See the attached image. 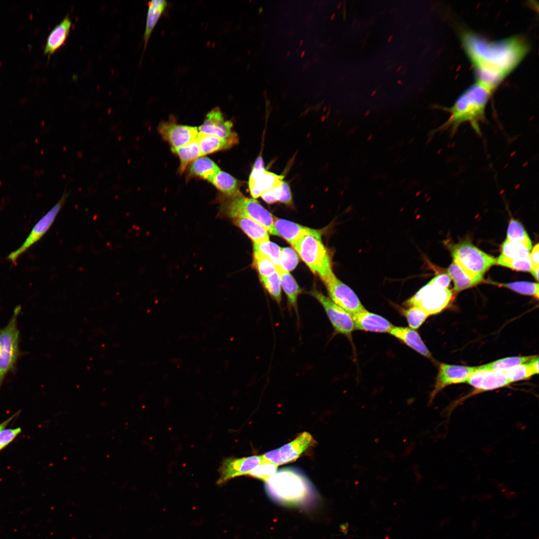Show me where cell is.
I'll use <instances>...</instances> for the list:
<instances>
[{
	"label": "cell",
	"instance_id": "41",
	"mask_svg": "<svg viewBox=\"0 0 539 539\" xmlns=\"http://www.w3.org/2000/svg\"><path fill=\"white\" fill-rule=\"evenodd\" d=\"M299 262L297 253L289 247L281 248L280 264L281 268L288 272L293 270Z\"/></svg>",
	"mask_w": 539,
	"mask_h": 539
},
{
	"label": "cell",
	"instance_id": "44",
	"mask_svg": "<svg viewBox=\"0 0 539 539\" xmlns=\"http://www.w3.org/2000/svg\"><path fill=\"white\" fill-rule=\"evenodd\" d=\"M451 278L448 274H440L433 278L428 283L448 288L451 282Z\"/></svg>",
	"mask_w": 539,
	"mask_h": 539
},
{
	"label": "cell",
	"instance_id": "6",
	"mask_svg": "<svg viewBox=\"0 0 539 539\" xmlns=\"http://www.w3.org/2000/svg\"><path fill=\"white\" fill-rule=\"evenodd\" d=\"M452 255L453 262L474 279L483 280L484 273L497 264L496 258L468 242L454 245Z\"/></svg>",
	"mask_w": 539,
	"mask_h": 539
},
{
	"label": "cell",
	"instance_id": "37",
	"mask_svg": "<svg viewBox=\"0 0 539 539\" xmlns=\"http://www.w3.org/2000/svg\"><path fill=\"white\" fill-rule=\"evenodd\" d=\"M495 284L504 286L517 292L525 295H534L539 297V284L533 282L520 281L510 283L493 282Z\"/></svg>",
	"mask_w": 539,
	"mask_h": 539
},
{
	"label": "cell",
	"instance_id": "39",
	"mask_svg": "<svg viewBox=\"0 0 539 539\" xmlns=\"http://www.w3.org/2000/svg\"><path fill=\"white\" fill-rule=\"evenodd\" d=\"M278 466L265 459L260 465L254 468L248 474L252 477L266 482L275 473Z\"/></svg>",
	"mask_w": 539,
	"mask_h": 539
},
{
	"label": "cell",
	"instance_id": "22",
	"mask_svg": "<svg viewBox=\"0 0 539 539\" xmlns=\"http://www.w3.org/2000/svg\"><path fill=\"white\" fill-rule=\"evenodd\" d=\"M389 333L426 358L433 359L430 351L415 330L405 327L394 326Z\"/></svg>",
	"mask_w": 539,
	"mask_h": 539
},
{
	"label": "cell",
	"instance_id": "29",
	"mask_svg": "<svg viewBox=\"0 0 539 539\" xmlns=\"http://www.w3.org/2000/svg\"><path fill=\"white\" fill-rule=\"evenodd\" d=\"M447 272L454 282L453 292H460L474 286L483 281L471 277L454 262L449 266Z\"/></svg>",
	"mask_w": 539,
	"mask_h": 539
},
{
	"label": "cell",
	"instance_id": "3",
	"mask_svg": "<svg viewBox=\"0 0 539 539\" xmlns=\"http://www.w3.org/2000/svg\"><path fill=\"white\" fill-rule=\"evenodd\" d=\"M493 93L475 81L459 95L450 107L445 108L449 117L438 130H448L454 134L461 124L468 123L480 134V124L485 120L486 107Z\"/></svg>",
	"mask_w": 539,
	"mask_h": 539
},
{
	"label": "cell",
	"instance_id": "8",
	"mask_svg": "<svg viewBox=\"0 0 539 539\" xmlns=\"http://www.w3.org/2000/svg\"><path fill=\"white\" fill-rule=\"evenodd\" d=\"M452 297L451 290L428 283L408 299L405 305L418 307L430 316L446 307Z\"/></svg>",
	"mask_w": 539,
	"mask_h": 539
},
{
	"label": "cell",
	"instance_id": "9",
	"mask_svg": "<svg viewBox=\"0 0 539 539\" xmlns=\"http://www.w3.org/2000/svg\"><path fill=\"white\" fill-rule=\"evenodd\" d=\"M68 195L69 192L65 190L58 201L34 225L23 244L17 249L8 254L6 257L8 261L15 264L22 254L41 239L53 224Z\"/></svg>",
	"mask_w": 539,
	"mask_h": 539
},
{
	"label": "cell",
	"instance_id": "15",
	"mask_svg": "<svg viewBox=\"0 0 539 539\" xmlns=\"http://www.w3.org/2000/svg\"><path fill=\"white\" fill-rule=\"evenodd\" d=\"M476 370L477 367L441 364L434 389L430 396L429 403L432 402L443 388L449 385L466 382L468 378Z\"/></svg>",
	"mask_w": 539,
	"mask_h": 539
},
{
	"label": "cell",
	"instance_id": "36",
	"mask_svg": "<svg viewBox=\"0 0 539 539\" xmlns=\"http://www.w3.org/2000/svg\"><path fill=\"white\" fill-rule=\"evenodd\" d=\"M260 278L269 294L277 303H280L281 299V284L278 271L276 270L269 275L260 277Z\"/></svg>",
	"mask_w": 539,
	"mask_h": 539
},
{
	"label": "cell",
	"instance_id": "10",
	"mask_svg": "<svg viewBox=\"0 0 539 539\" xmlns=\"http://www.w3.org/2000/svg\"><path fill=\"white\" fill-rule=\"evenodd\" d=\"M310 294L322 306L333 327L334 334H341L351 338L355 329L351 315L316 289L311 291Z\"/></svg>",
	"mask_w": 539,
	"mask_h": 539
},
{
	"label": "cell",
	"instance_id": "30",
	"mask_svg": "<svg viewBox=\"0 0 539 539\" xmlns=\"http://www.w3.org/2000/svg\"><path fill=\"white\" fill-rule=\"evenodd\" d=\"M171 149L180 158V173H182L190 163L202 156L197 139L182 147Z\"/></svg>",
	"mask_w": 539,
	"mask_h": 539
},
{
	"label": "cell",
	"instance_id": "45",
	"mask_svg": "<svg viewBox=\"0 0 539 539\" xmlns=\"http://www.w3.org/2000/svg\"><path fill=\"white\" fill-rule=\"evenodd\" d=\"M533 370L535 374L539 373V357L534 356L532 359L526 362Z\"/></svg>",
	"mask_w": 539,
	"mask_h": 539
},
{
	"label": "cell",
	"instance_id": "27",
	"mask_svg": "<svg viewBox=\"0 0 539 539\" xmlns=\"http://www.w3.org/2000/svg\"><path fill=\"white\" fill-rule=\"evenodd\" d=\"M209 181L229 198L240 196L239 182L232 175L219 170Z\"/></svg>",
	"mask_w": 539,
	"mask_h": 539
},
{
	"label": "cell",
	"instance_id": "25",
	"mask_svg": "<svg viewBox=\"0 0 539 539\" xmlns=\"http://www.w3.org/2000/svg\"><path fill=\"white\" fill-rule=\"evenodd\" d=\"M233 220L235 225L252 240L254 243L270 241L268 230L257 222L246 217H238Z\"/></svg>",
	"mask_w": 539,
	"mask_h": 539
},
{
	"label": "cell",
	"instance_id": "13",
	"mask_svg": "<svg viewBox=\"0 0 539 539\" xmlns=\"http://www.w3.org/2000/svg\"><path fill=\"white\" fill-rule=\"evenodd\" d=\"M264 460L263 455L224 459L218 470L220 477L217 481V484H223L239 476L248 475L254 468L260 465Z\"/></svg>",
	"mask_w": 539,
	"mask_h": 539
},
{
	"label": "cell",
	"instance_id": "32",
	"mask_svg": "<svg viewBox=\"0 0 539 539\" xmlns=\"http://www.w3.org/2000/svg\"><path fill=\"white\" fill-rule=\"evenodd\" d=\"M261 197L269 204L277 202L286 205L292 204V197L289 185L284 181L277 187L264 193Z\"/></svg>",
	"mask_w": 539,
	"mask_h": 539
},
{
	"label": "cell",
	"instance_id": "19",
	"mask_svg": "<svg viewBox=\"0 0 539 539\" xmlns=\"http://www.w3.org/2000/svg\"><path fill=\"white\" fill-rule=\"evenodd\" d=\"M357 330L381 333H389L394 326L384 317L370 312L366 309L351 315Z\"/></svg>",
	"mask_w": 539,
	"mask_h": 539
},
{
	"label": "cell",
	"instance_id": "28",
	"mask_svg": "<svg viewBox=\"0 0 539 539\" xmlns=\"http://www.w3.org/2000/svg\"><path fill=\"white\" fill-rule=\"evenodd\" d=\"M167 5V1L164 0H153L148 2V9L144 33V48L146 47L155 26Z\"/></svg>",
	"mask_w": 539,
	"mask_h": 539
},
{
	"label": "cell",
	"instance_id": "46",
	"mask_svg": "<svg viewBox=\"0 0 539 539\" xmlns=\"http://www.w3.org/2000/svg\"><path fill=\"white\" fill-rule=\"evenodd\" d=\"M19 413H20V411H17V412H16V413H14V414H13V415H12V416H11L10 417H9L8 418H7V419L6 420H5V421H3V422H2V423H1L0 424V431H1V430H2L3 429H5V427H6L7 426V425H8V424H9V423H10V422H11V421H12V420H13V419L14 418H15V417H16V416H17V415H19Z\"/></svg>",
	"mask_w": 539,
	"mask_h": 539
},
{
	"label": "cell",
	"instance_id": "14",
	"mask_svg": "<svg viewBox=\"0 0 539 539\" xmlns=\"http://www.w3.org/2000/svg\"><path fill=\"white\" fill-rule=\"evenodd\" d=\"M283 178V175L267 171L263 163H254L248 181L250 194L254 199L258 198L279 186Z\"/></svg>",
	"mask_w": 539,
	"mask_h": 539
},
{
	"label": "cell",
	"instance_id": "1",
	"mask_svg": "<svg viewBox=\"0 0 539 539\" xmlns=\"http://www.w3.org/2000/svg\"><path fill=\"white\" fill-rule=\"evenodd\" d=\"M460 39L474 69L476 81L494 92L519 65L530 50L523 36L489 40L477 33L463 31Z\"/></svg>",
	"mask_w": 539,
	"mask_h": 539
},
{
	"label": "cell",
	"instance_id": "24",
	"mask_svg": "<svg viewBox=\"0 0 539 539\" xmlns=\"http://www.w3.org/2000/svg\"><path fill=\"white\" fill-rule=\"evenodd\" d=\"M202 156L231 148L236 144L239 139L237 134L228 138L206 135L199 132L197 139Z\"/></svg>",
	"mask_w": 539,
	"mask_h": 539
},
{
	"label": "cell",
	"instance_id": "12",
	"mask_svg": "<svg viewBox=\"0 0 539 539\" xmlns=\"http://www.w3.org/2000/svg\"><path fill=\"white\" fill-rule=\"evenodd\" d=\"M312 436L308 432L300 434L293 441L278 449L263 455L264 458L277 466L296 460L313 443Z\"/></svg>",
	"mask_w": 539,
	"mask_h": 539
},
{
	"label": "cell",
	"instance_id": "35",
	"mask_svg": "<svg viewBox=\"0 0 539 539\" xmlns=\"http://www.w3.org/2000/svg\"><path fill=\"white\" fill-rule=\"evenodd\" d=\"M254 251L260 253L269 258L275 265L276 269L280 267V259L281 248L277 244L268 242L260 243H254Z\"/></svg>",
	"mask_w": 539,
	"mask_h": 539
},
{
	"label": "cell",
	"instance_id": "33",
	"mask_svg": "<svg viewBox=\"0 0 539 539\" xmlns=\"http://www.w3.org/2000/svg\"><path fill=\"white\" fill-rule=\"evenodd\" d=\"M534 356H514L500 359L487 364L477 367V370L505 371L512 367L526 363Z\"/></svg>",
	"mask_w": 539,
	"mask_h": 539
},
{
	"label": "cell",
	"instance_id": "43",
	"mask_svg": "<svg viewBox=\"0 0 539 539\" xmlns=\"http://www.w3.org/2000/svg\"><path fill=\"white\" fill-rule=\"evenodd\" d=\"M21 432L20 427L4 429L0 432V451L9 445Z\"/></svg>",
	"mask_w": 539,
	"mask_h": 539
},
{
	"label": "cell",
	"instance_id": "18",
	"mask_svg": "<svg viewBox=\"0 0 539 539\" xmlns=\"http://www.w3.org/2000/svg\"><path fill=\"white\" fill-rule=\"evenodd\" d=\"M233 123L225 121L219 108H215L206 115L204 123L198 130L199 132L222 138H228L236 133L232 131Z\"/></svg>",
	"mask_w": 539,
	"mask_h": 539
},
{
	"label": "cell",
	"instance_id": "5",
	"mask_svg": "<svg viewBox=\"0 0 539 539\" xmlns=\"http://www.w3.org/2000/svg\"><path fill=\"white\" fill-rule=\"evenodd\" d=\"M20 310V306H16L7 324L0 328V391L7 375L15 371L21 355L18 327Z\"/></svg>",
	"mask_w": 539,
	"mask_h": 539
},
{
	"label": "cell",
	"instance_id": "34",
	"mask_svg": "<svg viewBox=\"0 0 539 539\" xmlns=\"http://www.w3.org/2000/svg\"><path fill=\"white\" fill-rule=\"evenodd\" d=\"M507 240L522 244L529 250L532 249V242L526 231L518 221L511 219L509 222Z\"/></svg>",
	"mask_w": 539,
	"mask_h": 539
},
{
	"label": "cell",
	"instance_id": "20",
	"mask_svg": "<svg viewBox=\"0 0 539 539\" xmlns=\"http://www.w3.org/2000/svg\"><path fill=\"white\" fill-rule=\"evenodd\" d=\"M274 226L278 236L292 245L300 238L308 235L321 236L320 230L310 229L284 219L273 217Z\"/></svg>",
	"mask_w": 539,
	"mask_h": 539
},
{
	"label": "cell",
	"instance_id": "42",
	"mask_svg": "<svg viewBox=\"0 0 539 539\" xmlns=\"http://www.w3.org/2000/svg\"><path fill=\"white\" fill-rule=\"evenodd\" d=\"M504 372L511 383L528 379L535 375L533 370L527 363L517 365Z\"/></svg>",
	"mask_w": 539,
	"mask_h": 539
},
{
	"label": "cell",
	"instance_id": "16",
	"mask_svg": "<svg viewBox=\"0 0 539 539\" xmlns=\"http://www.w3.org/2000/svg\"><path fill=\"white\" fill-rule=\"evenodd\" d=\"M158 131L170 144L172 149L182 147L196 140L199 134L196 127L177 124L172 121L161 123Z\"/></svg>",
	"mask_w": 539,
	"mask_h": 539
},
{
	"label": "cell",
	"instance_id": "4",
	"mask_svg": "<svg viewBox=\"0 0 539 539\" xmlns=\"http://www.w3.org/2000/svg\"><path fill=\"white\" fill-rule=\"evenodd\" d=\"M291 246L310 270L324 283L334 274L329 255L321 236L306 235Z\"/></svg>",
	"mask_w": 539,
	"mask_h": 539
},
{
	"label": "cell",
	"instance_id": "17",
	"mask_svg": "<svg viewBox=\"0 0 539 539\" xmlns=\"http://www.w3.org/2000/svg\"><path fill=\"white\" fill-rule=\"evenodd\" d=\"M466 382L473 387L474 394L492 390L511 384L504 372L493 370H476Z\"/></svg>",
	"mask_w": 539,
	"mask_h": 539
},
{
	"label": "cell",
	"instance_id": "40",
	"mask_svg": "<svg viewBox=\"0 0 539 539\" xmlns=\"http://www.w3.org/2000/svg\"><path fill=\"white\" fill-rule=\"evenodd\" d=\"M254 263L260 277L267 276L276 270V267L269 258L256 251H254Z\"/></svg>",
	"mask_w": 539,
	"mask_h": 539
},
{
	"label": "cell",
	"instance_id": "7",
	"mask_svg": "<svg viewBox=\"0 0 539 539\" xmlns=\"http://www.w3.org/2000/svg\"><path fill=\"white\" fill-rule=\"evenodd\" d=\"M222 209L228 217L249 218L263 226L270 234L278 236L274 226V217L255 199L242 195L230 198Z\"/></svg>",
	"mask_w": 539,
	"mask_h": 539
},
{
	"label": "cell",
	"instance_id": "48",
	"mask_svg": "<svg viewBox=\"0 0 539 539\" xmlns=\"http://www.w3.org/2000/svg\"><path fill=\"white\" fill-rule=\"evenodd\" d=\"M334 15H335L334 14H333V15H332V17L331 18V19H333V17H334Z\"/></svg>",
	"mask_w": 539,
	"mask_h": 539
},
{
	"label": "cell",
	"instance_id": "26",
	"mask_svg": "<svg viewBox=\"0 0 539 539\" xmlns=\"http://www.w3.org/2000/svg\"><path fill=\"white\" fill-rule=\"evenodd\" d=\"M276 270L280 277L281 286L287 298L289 308L290 310L294 309L298 317L297 300L301 290L289 272L282 270L281 268L277 269Z\"/></svg>",
	"mask_w": 539,
	"mask_h": 539
},
{
	"label": "cell",
	"instance_id": "47",
	"mask_svg": "<svg viewBox=\"0 0 539 539\" xmlns=\"http://www.w3.org/2000/svg\"><path fill=\"white\" fill-rule=\"evenodd\" d=\"M304 52L303 51V52H302V55H301V57H302V56H303V54L304 55Z\"/></svg>",
	"mask_w": 539,
	"mask_h": 539
},
{
	"label": "cell",
	"instance_id": "11",
	"mask_svg": "<svg viewBox=\"0 0 539 539\" xmlns=\"http://www.w3.org/2000/svg\"><path fill=\"white\" fill-rule=\"evenodd\" d=\"M329 298L351 315L365 309L354 291L333 274L325 283Z\"/></svg>",
	"mask_w": 539,
	"mask_h": 539
},
{
	"label": "cell",
	"instance_id": "31",
	"mask_svg": "<svg viewBox=\"0 0 539 539\" xmlns=\"http://www.w3.org/2000/svg\"><path fill=\"white\" fill-rule=\"evenodd\" d=\"M220 169L216 163L207 157H201L192 162L190 168L191 175L209 180Z\"/></svg>",
	"mask_w": 539,
	"mask_h": 539
},
{
	"label": "cell",
	"instance_id": "38",
	"mask_svg": "<svg viewBox=\"0 0 539 539\" xmlns=\"http://www.w3.org/2000/svg\"><path fill=\"white\" fill-rule=\"evenodd\" d=\"M403 314L407 319L410 328L418 329L429 316L425 311L415 306H408L402 309Z\"/></svg>",
	"mask_w": 539,
	"mask_h": 539
},
{
	"label": "cell",
	"instance_id": "21",
	"mask_svg": "<svg viewBox=\"0 0 539 539\" xmlns=\"http://www.w3.org/2000/svg\"><path fill=\"white\" fill-rule=\"evenodd\" d=\"M72 22L67 15L49 33L44 47L43 53L48 57L64 44L71 28Z\"/></svg>",
	"mask_w": 539,
	"mask_h": 539
},
{
	"label": "cell",
	"instance_id": "2",
	"mask_svg": "<svg viewBox=\"0 0 539 539\" xmlns=\"http://www.w3.org/2000/svg\"><path fill=\"white\" fill-rule=\"evenodd\" d=\"M269 497L280 505L306 507L314 503L316 494L303 474L293 468H281L265 482Z\"/></svg>",
	"mask_w": 539,
	"mask_h": 539
},
{
	"label": "cell",
	"instance_id": "23",
	"mask_svg": "<svg viewBox=\"0 0 539 539\" xmlns=\"http://www.w3.org/2000/svg\"><path fill=\"white\" fill-rule=\"evenodd\" d=\"M530 250L521 243L506 240L501 248V254L498 258L497 264L504 267L508 264L524 260H530Z\"/></svg>",
	"mask_w": 539,
	"mask_h": 539
}]
</instances>
